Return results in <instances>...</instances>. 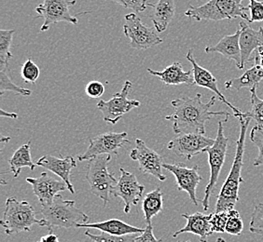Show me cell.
Segmentation results:
<instances>
[{
  "label": "cell",
  "instance_id": "277c9868",
  "mask_svg": "<svg viewBox=\"0 0 263 242\" xmlns=\"http://www.w3.org/2000/svg\"><path fill=\"white\" fill-rule=\"evenodd\" d=\"M1 226L7 235H16L21 232H29L34 225L45 227L43 219H37L35 210L30 203L19 201L15 197L7 198Z\"/></svg>",
  "mask_w": 263,
  "mask_h": 242
},
{
  "label": "cell",
  "instance_id": "5bb4252c",
  "mask_svg": "<svg viewBox=\"0 0 263 242\" xmlns=\"http://www.w3.org/2000/svg\"><path fill=\"white\" fill-rule=\"evenodd\" d=\"M121 175L116 185L112 187L111 195L122 198L124 202V212L131 211L133 205H137L140 201L145 187L137 181V177L123 168L120 169Z\"/></svg>",
  "mask_w": 263,
  "mask_h": 242
},
{
  "label": "cell",
  "instance_id": "4fadbf2b",
  "mask_svg": "<svg viewBox=\"0 0 263 242\" xmlns=\"http://www.w3.org/2000/svg\"><path fill=\"white\" fill-rule=\"evenodd\" d=\"M214 139L200 133H183L168 143L167 148L175 152L177 156L191 160L198 154L204 153L208 147H212Z\"/></svg>",
  "mask_w": 263,
  "mask_h": 242
},
{
  "label": "cell",
  "instance_id": "6da1fadb",
  "mask_svg": "<svg viewBox=\"0 0 263 242\" xmlns=\"http://www.w3.org/2000/svg\"><path fill=\"white\" fill-rule=\"evenodd\" d=\"M218 100L217 96H213L208 103L202 101V94L197 93L193 98L184 96L171 101L175 112L164 118L173 123V131L176 134L183 133H200L205 134V124L212 117L225 116L229 117L228 112H214L210 110Z\"/></svg>",
  "mask_w": 263,
  "mask_h": 242
},
{
  "label": "cell",
  "instance_id": "836d02e7",
  "mask_svg": "<svg viewBox=\"0 0 263 242\" xmlns=\"http://www.w3.org/2000/svg\"><path fill=\"white\" fill-rule=\"evenodd\" d=\"M40 67L35 64L34 60L28 59L26 63L22 66L21 76L26 83H35L40 77Z\"/></svg>",
  "mask_w": 263,
  "mask_h": 242
},
{
  "label": "cell",
  "instance_id": "3957f363",
  "mask_svg": "<svg viewBox=\"0 0 263 242\" xmlns=\"http://www.w3.org/2000/svg\"><path fill=\"white\" fill-rule=\"evenodd\" d=\"M41 214L50 231L54 227L78 228L89 222V216L76 207L74 200H65L59 194L51 204L41 208Z\"/></svg>",
  "mask_w": 263,
  "mask_h": 242
},
{
  "label": "cell",
  "instance_id": "4dcf8cb0",
  "mask_svg": "<svg viewBox=\"0 0 263 242\" xmlns=\"http://www.w3.org/2000/svg\"><path fill=\"white\" fill-rule=\"evenodd\" d=\"M229 217L227 225L225 227V232L232 236H239L243 230V223L240 213L236 210L228 211Z\"/></svg>",
  "mask_w": 263,
  "mask_h": 242
},
{
  "label": "cell",
  "instance_id": "5b68a950",
  "mask_svg": "<svg viewBox=\"0 0 263 242\" xmlns=\"http://www.w3.org/2000/svg\"><path fill=\"white\" fill-rule=\"evenodd\" d=\"M243 0H209L205 4L199 7L190 6L185 16L200 22L202 20H233L241 18L248 20V7L242 4Z\"/></svg>",
  "mask_w": 263,
  "mask_h": 242
},
{
  "label": "cell",
  "instance_id": "cb8c5ba5",
  "mask_svg": "<svg viewBox=\"0 0 263 242\" xmlns=\"http://www.w3.org/2000/svg\"><path fill=\"white\" fill-rule=\"evenodd\" d=\"M80 227L97 229L103 233L114 235V236H126V235L141 234L144 232V229L128 225L126 223L122 222L119 219H108V220L103 221V222L91 223V224L88 223V224L79 225L78 228H80Z\"/></svg>",
  "mask_w": 263,
  "mask_h": 242
},
{
  "label": "cell",
  "instance_id": "f1b7e54d",
  "mask_svg": "<svg viewBox=\"0 0 263 242\" xmlns=\"http://www.w3.org/2000/svg\"><path fill=\"white\" fill-rule=\"evenodd\" d=\"M257 88L258 87H254L250 90V103L252 108L248 115L251 119L255 120L256 126L263 129V100L257 94Z\"/></svg>",
  "mask_w": 263,
  "mask_h": 242
},
{
  "label": "cell",
  "instance_id": "f35d334b",
  "mask_svg": "<svg viewBox=\"0 0 263 242\" xmlns=\"http://www.w3.org/2000/svg\"><path fill=\"white\" fill-rule=\"evenodd\" d=\"M85 92L88 97L92 99H97L104 94L105 86L99 81H91L87 84Z\"/></svg>",
  "mask_w": 263,
  "mask_h": 242
},
{
  "label": "cell",
  "instance_id": "30bf717a",
  "mask_svg": "<svg viewBox=\"0 0 263 242\" xmlns=\"http://www.w3.org/2000/svg\"><path fill=\"white\" fill-rule=\"evenodd\" d=\"M123 33L131 41L132 48L136 50H147L163 42L158 32L144 25L135 12L125 15Z\"/></svg>",
  "mask_w": 263,
  "mask_h": 242
},
{
  "label": "cell",
  "instance_id": "e575fe53",
  "mask_svg": "<svg viewBox=\"0 0 263 242\" xmlns=\"http://www.w3.org/2000/svg\"><path fill=\"white\" fill-rule=\"evenodd\" d=\"M250 232L263 236V203H258L255 205L254 212L251 215Z\"/></svg>",
  "mask_w": 263,
  "mask_h": 242
},
{
  "label": "cell",
  "instance_id": "9a60e30c",
  "mask_svg": "<svg viewBox=\"0 0 263 242\" xmlns=\"http://www.w3.org/2000/svg\"><path fill=\"white\" fill-rule=\"evenodd\" d=\"M163 169L171 172L176 177L177 189L179 191L187 193L191 200L195 206L199 204V199L196 196L198 185L202 181V176L199 174V167L197 165L189 168L183 163L178 164H163Z\"/></svg>",
  "mask_w": 263,
  "mask_h": 242
},
{
  "label": "cell",
  "instance_id": "1f68e13d",
  "mask_svg": "<svg viewBox=\"0 0 263 242\" xmlns=\"http://www.w3.org/2000/svg\"><path fill=\"white\" fill-rule=\"evenodd\" d=\"M85 235L95 242H135L138 234L126 235V236H114L102 232L100 235H93L90 231H86Z\"/></svg>",
  "mask_w": 263,
  "mask_h": 242
},
{
  "label": "cell",
  "instance_id": "ffe728a7",
  "mask_svg": "<svg viewBox=\"0 0 263 242\" xmlns=\"http://www.w3.org/2000/svg\"><path fill=\"white\" fill-rule=\"evenodd\" d=\"M240 35L241 29L240 27L233 35H225L218 44L215 46H208L205 48L206 53L218 52L224 56L229 60H232L235 63L240 70H243L242 66V54H241V48H240Z\"/></svg>",
  "mask_w": 263,
  "mask_h": 242
},
{
  "label": "cell",
  "instance_id": "d590c367",
  "mask_svg": "<svg viewBox=\"0 0 263 242\" xmlns=\"http://www.w3.org/2000/svg\"><path fill=\"white\" fill-rule=\"evenodd\" d=\"M228 217V212H213L211 220H210L213 232H225V227L227 225Z\"/></svg>",
  "mask_w": 263,
  "mask_h": 242
},
{
  "label": "cell",
  "instance_id": "2e32d148",
  "mask_svg": "<svg viewBox=\"0 0 263 242\" xmlns=\"http://www.w3.org/2000/svg\"><path fill=\"white\" fill-rule=\"evenodd\" d=\"M26 182L32 186L35 197L41 202V207L51 204L60 192L68 190L65 182L56 180L47 172H42L37 178L28 177Z\"/></svg>",
  "mask_w": 263,
  "mask_h": 242
},
{
  "label": "cell",
  "instance_id": "ab89813d",
  "mask_svg": "<svg viewBox=\"0 0 263 242\" xmlns=\"http://www.w3.org/2000/svg\"><path fill=\"white\" fill-rule=\"evenodd\" d=\"M135 242H162V239H157L153 234V227L152 224L147 225L144 229V232L138 234Z\"/></svg>",
  "mask_w": 263,
  "mask_h": 242
},
{
  "label": "cell",
  "instance_id": "8992f818",
  "mask_svg": "<svg viewBox=\"0 0 263 242\" xmlns=\"http://www.w3.org/2000/svg\"><path fill=\"white\" fill-rule=\"evenodd\" d=\"M229 120V117H225L224 120L218 121V132L212 147L205 149L204 153L208 155V163L210 168V177L208 186L205 187L204 197L202 200L203 211H208L210 197L215 190V187L218 182V177L225 163L229 146V138L224 134V123Z\"/></svg>",
  "mask_w": 263,
  "mask_h": 242
},
{
  "label": "cell",
  "instance_id": "7a4b0ae2",
  "mask_svg": "<svg viewBox=\"0 0 263 242\" xmlns=\"http://www.w3.org/2000/svg\"><path fill=\"white\" fill-rule=\"evenodd\" d=\"M240 123V133L236 141V150L233 160V166L229 172L228 177L223 184L220 192L218 194V199L216 202L215 212H228L234 209L239 200V187L240 184L243 183L242 178V168L243 165V156H245V143L247 137L249 123L251 118L248 116V113H243L237 116Z\"/></svg>",
  "mask_w": 263,
  "mask_h": 242
},
{
  "label": "cell",
  "instance_id": "f546056e",
  "mask_svg": "<svg viewBox=\"0 0 263 242\" xmlns=\"http://www.w3.org/2000/svg\"><path fill=\"white\" fill-rule=\"evenodd\" d=\"M9 91L22 96H30L32 94V91L30 90L14 84L10 79L9 74L7 73V69H3L0 72V94L3 95Z\"/></svg>",
  "mask_w": 263,
  "mask_h": 242
},
{
  "label": "cell",
  "instance_id": "d6a6232c",
  "mask_svg": "<svg viewBox=\"0 0 263 242\" xmlns=\"http://www.w3.org/2000/svg\"><path fill=\"white\" fill-rule=\"evenodd\" d=\"M250 140L258 149V156L255 158L253 165L255 167L263 166V129L254 127L250 131Z\"/></svg>",
  "mask_w": 263,
  "mask_h": 242
},
{
  "label": "cell",
  "instance_id": "7bdbcfd3",
  "mask_svg": "<svg viewBox=\"0 0 263 242\" xmlns=\"http://www.w3.org/2000/svg\"><path fill=\"white\" fill-rule=\"evenodd\" d=\"M10 141V136H3V135H1V138H0V143H1V145H2L3 147H4V145H5V144L9 143Z\"/></svg>",
  "mask_w": 263,
  "mask_h": 242
},
{
  "label": "cell",
  "instance_id": "8d00e7d4",
  "mask_svg": "<svg viewBox=\"0 0 263 242\" xmlns=\"http://www.w3.org/2000/svg\"><path fill=\"white\" fill-rule=\"evenodd\" d=\"M112 2H115L117 4H120L122 7L132 10L135 12H143L147 10V0H109Z\"/></svg>",
  "mask_w": 263,
  "mask_h": 242
},
{
  "label": "cell",
  "instance_id": "d4e9b609",
  "mask_svg": "<svg viewBox=\"0 0 263 242\" xmlns=\"http://www.w3.org/2000/svg\"><path fill=\"white\" fill-rule=\"evenodd\" d=\"M263 80V66L256 64L253 67L246 71L242 76L237 78H233L231 80L225 82V89L227 90H236L240 91L243 88H248L249 90L254 87H258L260 81Z\"/></svg>",
  "mask_w": 263,
  "mask_h": 242
},
{
  "label": "cell",
  "instance_id": "74e56055",
  "mask_svg": "<svg viewBox=\"0 0 263 242\" xmlns=\"http://www.w3.org/2000/svg\"><path fill=\"white\" fill-rule=\"evenodd\" d=\"M248 8L250 10V18L248 23L263 22V1L249 0Z\"/></svg>",
  "mask_w": 263,
  "mask_h": 242
},
{
  "label": "cell",
  "instance_id": "52a82bcc",
  "mask_svg": "<svg viewBox=\"0 0 263 242\" xmlns=\"http://www.w3.org/2000/svg\"><path fill=\"white\" fill-rule=\"evenodd\" d=\"M111 155H101L89 160L86 179L91 193L99 197L106 206L110 199L112 187L117 184L113 173L108 172L107 166Z\"/></svg>",
  "mask_w": 263,
  "mask_h": 242
},
{
  "label": "cell",
  "instance_id": "8fae6325",
  "mask_svg": "<svg viewBox=\"0 0 263 242\" xmlns=\"http://www.w3.org/2000/svg\"><path fill=\"white\" fill-rule=\"evenodd\" d=\"M125 144H130L127 132H106L89 139V147L82 155L78 156L80 162L91 160L101 155H117Z\"/></svg>",
  "mask_w": 263,
  "mask_h": 242
},
{
  "label": "cell",
  "instance_id": "484cf974",
  "mask_svg": "<svg viewBox=\"0 0 263 242\" xmlns=\"http://www.w3.org/2000/svg\"><path fill=\"white\" fill-rule=\"evenodd\" d=\"M30 146V142H28L26 145H23L14 152V154L9 160L10 172L13 173V176L15 178L20 175L21 172L24 168H29L31 171H34L35 168L37 166L32 160Z\"/></svg>",
  "mask_w": 263,
  "mask_h": 242
},
{
  "label": "cell",
  "instance_id": "f6af8a7d",
  "mask_svg": "<svg viewBox=\"0 0 263 242\" xmlns=\"http://www.w3.org/2000/svg\"><path fill=\"white\" fill-rule=\"evenodd\" d=\"M91 242H95V241H92V240H91Z\"/></svg>",
  "mask_w": 263,
  "mask_h": 242
},
{
  "label": "cell",
  "instance_id": "ac0fdd59",
  "mask_svg": "<svg viewBox=\"0 0 263 242\" xmlns=\"http://www.w3.org/2000/svg\"><path fill=\"white\" fill-rule=\"evenodd\" d=\"M37 166L42 167L60 177L62 181L65 182L71 194H75L73 185L71 183V172L77 167V160L73 156H54L45 155L41 157L36 163Z\"/></svg>",
  "mask_w": 263,
  "mask_h": 242
},
{
  "label": "cell",
  "instance_id": "7402d4cb",
  "mask_svg": "<svg viewBox=\"0 0 263 242\" xmlns=\"http://www.w3.org/2000/svg\"><path fill=\"white\" fill-rule=\"evenodd\" d=\"M211 214H203L202 212H195L193 214H182L183 218L187 220V225L179 229L173 235V237H177L183 233H192L200 237V241L208 242V237L212 235L211 227Z\"/></svg>",
  "mask_w": 263,
  "mask_h": 242
},
{
  "label": "cell",
  "instance_id": "b9f144b4",
  "mask_svg": "<svg viewBox=\"0 0 263 242\" xmlns=\"http://www.w3.org/2000/svg\"><path fill=\"white\" fill-rule=\"evenodd\" d=\"M0 116H6V117L17 119L18 118V114H16V113H9V112H6L4 109H1L0 110Z\"/></svg>",
  "mask_w": 263,
  "mask_h": 242
},
{
  "label": "cell",
  "instance_id": "e0dca14e",
  "mask_svg": "<svg viewBox=\"0 0 263 242\" xmlns=\"http://www.w3.org/2000/svg\"><path fill=\"white\" fill-rule=\"evenodd\" d=\"M186 58L193 66L192 70H193V78H194L195 85L202 87V88H205V89H208L209 91H213L216 95L218 96V99L222 102L223 104L227 105L233 110V113H234L233 116L237 117L238 116L242 115L243 112L241 111L240 109H238L237 107L233 106L231 103H229L227 99L225 98V96L223 95L222 92L218 89V80L215 76H213L212 73L210 71H208V69L203 68L202 66H199V64L194 58L192 50H189Z\"/></svg>",
  "mask_w": 263,
  "mask_h": 242
},
{
  "label": "cell",
  "instance_id": "60d3db41",
  "mask_svg": "<svg viewBox=\"0 0 263 242\" xmlns=\"http://www.w3.org/2000/svg\"><path fill=\"white\" fill-rule=\"evenodd\" d=\"M37 242H59V239H58L57 235L51 230L48 235L43 236Z\"/></svg>",
  "mask_w": 263,
  "mask_h": 242
},
{
  "label": "cell",
  "instance_id": "44dd1931",
  "mask_svg": "<svg viewBox=\"0 0 263 242\" xmlns=\"http://www.w3.org/2000/svg\"><path fill=\"white\" fill-rule=\"evenodd\" d=\"M147 71L152 76H158L159 79L167 86H178L181 84H186L187 86L195 85L193 70H184L182 65L178 62H174L164 70L155 71L147 68Z\"/></svg>",
  "mask_w": 263,
  "mask_h": 242
},
{
  "label": "cell",
  "instance_id": "ba28073f",
  "mask_svg": "<svg viewBox=\"0 0 263 242\" xmlns=\"http://www.w3.org/2000/svg\"><path fill=\"white\" fill-rule=\"evenodd\" d=\"M76 3V0H44L43 3L35 8L37 18L43 19L41 32L49 30L51 26L61 22L77 25L79 23L78 16L87 14L89 11L81 12L75 16L72 15L70 8Z\"/></svg>",
  "mask_w": 263,
  "mask_h": 242
},
{
  "label": "cell",
  "instance_id": "7c38bea8",
  "mask_svg": "<svg viewBox=\"0 0 263 242\" xmlns=\"http://www.w3.org/2000/svg\"><path fill=\"white\" fill-rule=\"evenodd\" d=\"M130 157L138 162L139 170L144 174L155 177L159 181L164 182L166 176L163 174V158L157 152L147 147L141 139L136 140V147L132 149Z\"/></svg>",
  "mask_w": 263,
  "mask_h": 242
},
{
  "label": "cell",
  "instance_id": "ee69618b",
  "mask_svg": "<svg viewBox=\"0 0 263 242\" xmlns=\"http://www.w3.org/2000/svg\"><path fill=\"white\" fill-rule=\"evenodd\" d=\"M177 242H182V241H177ZM185 242H192L190 241V240H187V241ZM216 242H226V240L224 239V238H222V237H218V239H217V241Z\"/></svg>",
  "mask_w": 263,
  "mask_h": 242
},
{
  "label": "cell",
  "instance_id": "4316f807",
  "mask_svg": "<svg viewBox=\"0 0 263 242\" xmlns=\"http://www.w3.org/2000/svg\"><path fill=\"white\" fill-rule=\"evenodd\" d=\"M163 209V193L161 188L148 192L143 199L142 210L147 225L152 224V219Z\"/></svg>",
  "mask_w": 263,
  "mask_h": 242
},
{
  "label": "cell",
  "instance_id": "9c48e42d",
  "mask_svg": "<svg viewBox=\"0 0 263 242\" xmlns=\"http://www.w3.org/2000/svg\"><path fill=\"white\" fill-rule=\"evenodd\" d=\"M132 88L133 84L131 81L126 80L123 84L122 91L115 93L111 99L107 101L101 100L97 103V109L101 111L103 119L106 123L115 125L123 115L140 106V102L128 99Z\"/></svg>",
  "mask_w": 263,
  "mask_h": 242
},
{
  "label": "cell",
  "instance_id": "d6986e66",
  "mask_svg": "<svg viewBox=\"0 0 263 242\" xmlns=\"http://www.w3.org/2000/svg\"><path fill=\"white\" fill-rule=\"evenodd\" d=\"M241 35H240V48L242 54V66L245 68L246 64L252 60L253 53L263 48V27H259L258 30H255L241 21L240 24Z\"/></svg>",
  "mask_w": 263,
  "mask_h": 242
},
{
  "label": "cell",
  "instance_id": "603a6c76",
  "mask_svg": "<svg viewBox=\"0 0 263 242\" xmlns=\"http://www.w3.org/2000/svg\"><path fill=\"white\" fill-rule=\"evenodd\" d=\"M148 7L153 8L152 15V24L158 33L167 30L175 13V0H159L157 3H148Z\"/></svg>",
  "mask_w": 263,
  "mask_h": 242
},
{
  "label": "cell",
  "instance_id": "83f0119b",
  "mask_svg": "<svg viewBox=\"0 0 263 242\" xmlns=\"http://www.w3.org/2000/svg\"><path fill=\"white\" fill-rule=\"evenodd\" d=\"M15 31L0 30V66L1 70L7 69L10 59L13 57L10 52V47Z\"/></svg>",
  "mask_w": 263,
  "mask_h": 242
}]
</instances>
